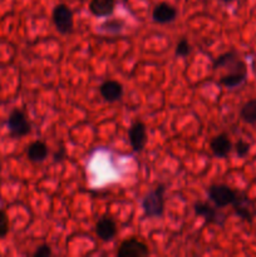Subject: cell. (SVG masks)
<instances>
[{"instance_id":"6da1fadb","label":"cell","mask_w":256,"mask_h":257,"mask_svg":"<svg viewBox=\"0 0 256 257\" xmlns=\"http://www.w3.org/2000/svg\"><path fill=\"white\" fill-rule=\"evenodd\" d=\"M226 68L228 70L220 79V84L226 88H235L242 84L247 77V67L245 62L233 52H227L218 57L213 63V69Z\"/></svg>"},{"instance_id":"7a4b0ae2","label":"cell","mask_w":256,"mask_h":257,"mask_svg":"<svg viewBox=\"0 0 256 257\" xmlns=\"http://www.w3.org/2000/svg\"><path fill=\"white\" fill-rule=\"evenodd\" d=\"M145 217H161L165 211V186L160 185L150 191L142 200Z\"/></svg>"},{"instance_id":"3957f363","label":"cell","mask_w":256,"mask_h":257,"mask_svg":"<svg viewBox=\"0 0 256 257\" xmlns=\"http://www.w3.org/2000/svg\"><path fill=\"white\" fill-rule=\"evenodd\" d=\"M53 23L62 34H69L74 27V18L70 8L65 4H59L53 10Z\"/></svg>"},{"instance_id":"277c9868","label":"cell","mask_w":256,"mask_h":257,"mask_svg":"<svg viewBox=\"0 0 256 257\" xmlns=\"http://www.w3.org/2000/svg\"><path fill=\"white\" fill-rule=\"evenodd\" d=\"M208 197L215 203L216 207H226L228 205H232L236 200L237 192L226 185H213L208 188Z\"/></svg>"},{"instance_id":"5b68a950","label":"cell","mask_w":256,"mask_h":257,"mask_svg":"<svg viewBox=\"0 0 256 257\" xmlns=\"http://www.w3.org/2000/svg\"><path fill=\"white\" fill-rule=\"evenodd\" d=\"M8 128L12 137L20 138L30 133V123L25 117L24 112L14 109L8 118Z\"/></svg>"},{"instance_id":"8992f818","label":"cell","mask_w":256,"mask_h":257,"mask_svg":"<svg viewBox=\"0 0 256 257\" xmlns=\"http://www.w3.org/2000/svg\"><path fill=\"white\" fill-rule=\"evenodd\" d=\"M233 211L240 218H242L246 222H252L256 216V206L250 198L243 193H238L236 196V200L232 203Z\"/></svg>"},{"instance_id":"52a82bcc","label":"cell","mask_w":256,"mask_h":257,"mask_svg":"<svg viewBox=\"0 0 256 257\" xmlns=\"http://www.w3.org/2000/svg\"><path fill=\"white\" fill-rule=\"evenodd\" d=\"M150 255L147 245L138 238H128L120 243L118 257H146Z\"/></svg>"},{"instance_id":"ba28073f","label":"cell","mask_w":256,"mask_h":257,"mask_svg":"<svg viewBox=\"0 0 256 257\" xmlns=\"http://www.w3.org/2000/svg\"><path fill=\"white\" fill-rule=\"evenodd\" d=\"M128 138L133 151L141 152L147 143V131L142 122H135L128 131Z\"/></svg>"},{"instance_id":"9c48e42d","label":"cell","mask_w":256,"mask_h":257,"mask_svg":"<svg viewBox=\"0 0 256 257\" xmlns=\"http://www.w3.org/2000/svg\"><path fill=\"white\" fill-rule=\"evenodd\" d=\"M195 213L200 217L205 218L207 222L216 223V225H223L225 222V215L218 212L215 207L210 206L206 202H197L193 206Z\"/></svg>"},{"instance_id":"30bf717a","label":"cell","mask_w":256,"mask_h":257,"mask_svg":"<svg viewBox=\"0 0 256 257\" xmlns=\"http://www.w3.org/2000/svg\"><path fill=\"white\" fill-rule=\"evenodd\" d=\"M152 18L158 24H168V23H172L173 20H176L177 10L168 3H160L153 9Z\"/></svg>"},{"instance_id":"8fae6325","label":"cell","mask_w":256,"mask_h":257,"mask_svg":"<svg viewBox=\"0 0 256 257\" xmlns=\"http://www.w3.org/2000/svg\"><path fill=\"white\" fill-rule=\"evenodd\" d=\"M100 95L107 102H117L123 95V85L117 80H105L99 88Z\"/></svg>"},{"instance_id":"7c38bea8","label":"cell","mask_w":256,"mask_h":257,"mask_svg":"<svg viewBox=\"0 0 256 257\" xmlns=\"http://www.w3.org/2000/svg\"><path fill=\"white\" fill-rule=\"evenodd\" d=\"M95 232L102 241H110L117 233V225L112 218L104 216L95 225Z\"/></svg>"},{"instance_id":"4fadbf2b","label":"cell","mask_w":256,"mask_h":257,"mask_svg":"<svg viewBox=\"0 0 256 257\" xmlns=\"http://www.w3.org/2000/svg\"><path fill=\"white\" fill-rule=\"evenodd\" d=\"M210 146L213 155L218 158L226 157L231 152V148H232V143H231V141L228 140L226 135H218L213 137Z\"/></svg>"},{"instance_id":"5bb4252c","label":"cell","mask_w":256,"mask_h":257,"mask_svg":"<svg viewBox=\"0 0 256 257\" xmlns=\"http://www.w3.org/2000/svg\"><path fill=\"white\" fill-rule=\"evenodd\" d=\"M115 9V0H90L89 12L94 17H108Z\"/></svg>"},{"instance_id":"9a60e30c","label":"cell","mask_w":256,"mask_h":257,"mask_svg":"<svg viewBox=\"0 0 256 257\" xmlns=\"http://www.w3.org/2000/svg\"><path fill=\"white\" fill-rule=\"evenodd\" d=\"M48 152H49L48 151V146L44 142H42V141H35V142L30 143L29 147H28L27 157L32 162H43L44 160H47Z\"/></svg>"},{"instance_id":"2e32d148","label":"cell","mask_w":256,"mask_h":257,"mask_svg":"<svg viewBox=\"0 0 256 257\" xmlns=\"http://www.w3.org/2000/svg\"><path fill=\"white\" fill-rule=\"evenodd\" d=\"M240 117L248 124H256V99H250L241 107Z\"/></svg>"},{"instance_id":"e0dca14e","label":"cell","mask_w":256,"mask_h":257,"mask_svg":"<svg viewBox=\"0 0 256 257\" xmlns=\"http://www.w3.org/2000/svg\"><path fill=\"white\" fill-rule=\"evenodd\" d=\"M124 27V22L122 19H112L105 22L104 24L100 25V29L105 30V32H119L120 29H123Z\"/></svg>"},{"instance_id":"ac0fdd59","label":"cell","mask_w":256,"mask_h":257,"mask_svg":"<svg viewBox=\"0 0 256 257\" xmlns=\"http://www.w3.org/2000/svg\"><path fill=\"white\" fill-rule=\"evenodd\" d=\"M190 52V43H188L187 39L183 38V39H181L180 42L177 43V47H176V55H177V57H186Z\"/></svg>"},{"instance_id":"d6986e66","label":"cell","mask_w":256,"mask_h":257,"mask_svg":"<svg viewBox=\"0 0 256 257\" xmlns=\"http://www.w3.org/2000/svg\"><path fill=\"white\" fill-rule=\"evenodd\" d=\"M9 232V218L7 213L0 210V237H5Z\"/></svg>"},{"instance_id":"ffe728a7","label":"cell","mask_w":256,"mask_h":257,"mask_svg":"<svg viewBox=\"0 0 256 257\" xmlns=\"http://www.w3.org/2000/svg\"><path fill=\"white\" fill-rule=\"evenodd\" d=\"M235 151L236 155H237L238 157L243 158L248 155V152H250V145H248L247 142H245V141H238L235 145Z\"/></svg>"},{"instance_id":"44dd1931","label":"cell","mask_w":256,"mask_h":257,"mask_svg":"<svg viewBox=\"0 0 256 257\" xmlns=\"http://www.w3.org/2000/svg\"><path fill=\"white\" fill-rule=\"evenodd\" d=\"M52 255H53L52 248H50L48 245L40 246V247L38 248V250L35 251L34 253H33V256H34V257H49Z\"/></svg>"},{"instance_id":"7402d4cb","label":"cell","mask_w":256,"mask_h":257,"mask_svg":"<svg viewBox=\"0 0 256 257\" xmlns=\"http://www.w3.org/2000/svg\"><path fill=\"white\" fill-rule=\"evenodd\" d=\"M64 157H65L64 148H60L59 152L54 153V161H58V162H60V161H62Z\"/></svg>"},{"instance_id":"603a6c76","label":"cell","mask_w":256,"mask_h":257,"mask_svg":"<svg viewBox=\"0 0 256 257\" xmlns=\"http://www.w3.org/2000/svg\"><path fill=\"white\" fill-rule=\"evenodd\" d=\"M222 2H225V3H230V2H232V0H222Z\"/></svg>"}]
</instances>
